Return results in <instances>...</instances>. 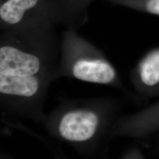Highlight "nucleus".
Instances as JSON below:
<instances>
[{"label":"nucleus","instance_id":"1","mask_svg":"<svg viewBox=\"0 0 159 159\" xmlns=\"http://www.w3.org/2000/svg\"><path fill=\"white\" fill-rule=\"evenodd\" d=\"M51 27L5 30L0 40V94L3 100H39L58 77L61 51Z\"/></svg>","mask_w":159,"mask_h":159},{"label":"nucleus","instance_id":"2","mask_svg":"<svg viewBox=\"0 0 159 159\" xmlns=\"http://www.w3.org/2000/svg\"><path fill=\"white\" fill-rule=\"evenodd\" d=\"M61 76L109 84L116 79V73L93 44L70 27L64 33L61 41L58 77Z\"/></svg>","mask_w":159,"mask_h":159},{"label":"nucleus","instance_id":"3","mask_svg":"<svg viewBox=\"0 0 159 159\" xmlns=\"http://www.w3.org/2000/svg\"><path fill=\"white\" fill-rule=\"evenodd\" d=\"M66 23L60 0H7L0 5V25L5 30L50 28Z\"/></svg>","mask_w":159,"mask_h":159},{"label":"nucleus","instance_id":"4","mask_svg":"<svg viewBox=\"0 0 159 159\" xmlns=\"http://www.w3.org/2000/svg\"><path fill=\"white\" fill-rule=\"evenodd\" d=\"M102 112L93 104L89 103L67 107L59 116L58 133L63 139L70 142L90 140L105 125Z\"/></svg>","mask_w":159,"mask_h":159},{"label":"nucleus","instance_id":"5","mask_svg":"<svg viewBox=\"0 0 159 159\" xmlns=\"http://www.w3.org/2000/svg\"><path fill=\"white\" fill-rule=\"evenodd\" d=\"M112 136H123L146 141L159 132V104L119 120L112 129Z\"/></svg>","mask_w":159,"mask_h":159},{"label":"nucleus","instance_id":"6","mask_svg":"<svg viewBox=\"0 0 159 159\" xmlns=\"http://www.w3.org/2000/svg\"><path fill=\"white\" fill-rule=\"evenodd\" d=\"M70 27L81 24L87 18V8L94 0H60Z\"/></svg>","mask_w":159,"mask_h":159},{"label":"nucleus","instance_id":"7","mask_svg":"<svg viewBox=\"0 0 159 159\" xmlns=\"http://www.w3.org/2000/svg\"><path fill=\"white\" fill-rule=\"evenodd\" d=\"M140 79L148 87L159 83V50L152 52L143 61L140 68Z\"/></svg>","mask_w":159,"mask_h":159},{"label":"nucleus","instance_id":"8","mask_svg":"<svg viewBox=\"0 0 159 159\" xmlns=\"http://www.w3.org/2000/svg\"><path fill=\"white\" fill-rule=\"evenodd\" d=\"M122 159H146L138 148H134L125 154Z\"/></svg>","mask_w":159,"mask_h":159},{"label":"nucleus","instance_id":"9","mask_svg":"<svg viewBox=\"0 0 159 159\" xmlns=\"http://www.w3.org/2000/svg\"><path fill=\"white\" fill-rule=\"evenodd\" d=\"M146 8L150 13L159 16V0H148Z\"/></svg>","mask_w":159,"mask_h":159},{"label":"nucleus","instance_id":"10","mask_svg":"<svg viewBox=\"0 0 159 159\" xmlns=\"http://www.w3.org/2000/svg\"><path fill=\"white\" fill-rule=\"evenodd\" d=\"M153 140L154 152L155 153L159 156V132L154 136Z\"/></svg>","mask_w":159,"mask_h":159},{"label":"nucleus","instance_id":"11","mask_svg":"<svg viewBox=\"0 0 159 159\" xmlns=\"http://www.w3.org/2000/svg\"><path fill=\"white\" fill-rule=\"evenodd\" d=\"M6 1H7V0H0V3L2 4V3H3L4 2Z\"/></svg>","mask_w":159,"mask_h":159}]
</instances>
